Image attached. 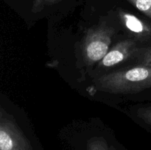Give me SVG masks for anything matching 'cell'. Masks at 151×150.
<instances>
[{"label":"cell","instance_id":"cell-1","mask_svg":"<svg viewBox=\"0 0 151 150\" xmlns=\"http://www.w3.org/2000/svg\"><path fill=\"white\" fill-rule=\"evenodd\" d=\"M97 89L112 94H136L151 87V67L141 65L105 74L96 81Z\"/></svg>","mask_w":151,"mask_h":150},{"label":"cell","instance_id":"cell-2","mask_svg":"<svg viewBox=\"0 0 151 150\" xmlns=\"http://www.w3.org/2000/svg\"><path fill=\"white\" fill-rule=\"evenodd\" d=\"M0 150H34L13 115L0 105Z\"/></svg>","mask_w":151,"mask_h":150},{"label":"cell","instance_id":"cell-3","mask_svg":"<svg viewBox=\"0 0 151 150\" xmlns=\"http://www.w3.org/2000/svg\"><path fill=\"white\" fill-rule=\"evenodd\" d=\"M113 34V29L106 25L88 29L83 45L84 57L87 63H94L103 60L109 52Z\"/></svg>","mask_w":151,"mask_h":150},{"label":"cell","instance_id":"cell-4","mask_svg":"<svg viewBox=\"0 0 151 150\" xmlns=\"http://www.w3.org/2000/svg\"><path fill=\"white\" fill-rule=\"evenodd\" d=\"M135 51H137L135 41L131 39L124 40L109 51L102 60L101 64L106 67L114 66L127 60Z\"/></svg>","mask_w":151,"mask_h":150},{"label":"cell","instance_id":"cell-5","mask_svg":"<svg viewBox=\"0 0 151 150\" xmlns=\"http://www.w3.org/2000/svg\"><path fill=\"white\" fill-rule=\"evenodd\" d=\"M119 18L127 29L139 38H147L151 35V27L131 13L120 10Z\"/></svg>","mask_w":151,"mask_h":150},{"label":"cell","instance_id":"cell-6","mask_svg":"<svg viewBox=\"0 0 151 150\" xmlns=\"http://www.w3.org/2000/svg\"><path fill=\"white\" fill-rule=\"evenodd\" d=\"M127 1L151 19V0H127Z\"/></svg>","mask_w":151,"mask_h":150},{"label":"cell","instance_id":"cell-7","mask_svg":"<svg viewBox=\"0 0 151 150\" xmlns=\"http://www.w3.org/2000/svg\"><path fill=\"white\" fill-rule=\"evenodd\" d=\"M87 150H109L104 138H92L87 144Z\"/></svg>","mask_w":151,"mask_h":150},{"label":"cell","instance_id":"cell-8","mask_svg":"<svg viewBox=\"0 0 151 150\" xmlns=\"http://www.w3.org/2000/svg\"><path fill=\"white\" fill-rule=\"evenodd\" d=\"M58 1L59 0H33L32 10L33 13H37L41 11L45 6L50 5Z\"/></svg>","mask_w":151,"mask_h":150},{"label":"cell","instance_id":"cell-9","mask_svg":"<svg viewBox=\"0 0 151 150\" xmlns=\"http://www.w3.org/2000/svg\"><path fill=\"white\" fill-rule=\"evenodd\" d=\"M139 59L142 65L151 67V47L139 51Z\"/></svg>","mask_w":151,"mask_h":150},{"label":"cell","instance_id":"cell-10","mask_svg":"<svg viewBox=\"0 0 151 150\" xmlns=\"http://www.w3.org/2000/svg\"><path fill=\"white\" fill-rule=\"evenodd\" d=\"M138 116L145 123L151 125V107L139 109L138 110Z\"/></svg>","mask_w":151,"mask_h":150},{"label":"cell","instance_id":"cell-11","mask_svg":"<svg viewBox=\"0 0 151 150\" xmlns=\"http://www.w3.org/2000/svg\"><path fill=\"white\" fill-rule=\"evenodd\" d=\"M109 150H116V149L114 146H111L110 149H109Z\"/></svg>","mask_w":151,"mask_h":150}]
</instances>
